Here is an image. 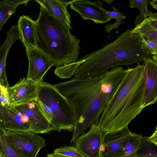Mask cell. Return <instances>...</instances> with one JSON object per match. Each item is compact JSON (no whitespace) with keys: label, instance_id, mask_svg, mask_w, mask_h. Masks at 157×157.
<instances>
[{"label":"cell","instance_id":"cell-25","mask_svg":"<svg viewBox=\"0 0 157 157\" xmlns=\"http://www.w3.org/2000/svg\"><path fill=\"white\" fill-rule=\"evenodd\" d=\"M53 153L59 157H86L74 146H65L60 147L55 149Z\"/></svg>","mask_w":157,"mask_h":157},{"label":"cell","instance_id":"cell-22","mask_svg":"<svg viewBox=\"0 0 157 157\" xmlns=\"http://www.w3.org/2000/svg\"><path fill=\"white\" fill-rule=\"evenodd\" d=\"M143 137L141 146L137 152V157H157V146Z\"/></svg>","mask_w":157,"mask_h":157},{"label":"cell","instance_id":"cell-26","mask_svg":"<svg viewBox=\"0 0 157 157\" xmlns=\"http://www.w3.org/2000/svg\"><path fill=\"white\" fill-rule=\"evenodd\" d=\"M148 0H132L130 1V7L131 8H137L140 11V15L142 17L143 20L147 18L150 15V11L147 9V6L150 3Z\"/></svg>","mask_w":157,"mask_h":157},{"label":"cell","instance_id":"cell-36","mask_svg":"<svg viewBox=\"0 0 157 157\" xmlns=\"http://www.w3.org/2000/svg\"><path fill=\"white\" fill-rule=\"evenodd\" d=\"M155 132H157V126L156 127L155 130Z\"/></svg>","mask_w":157,"mask_h":157},{"label":"cell","instance_id":"cell-12","mask_svg":"<svg viewBox=\"0 0 157 157\" xmlns=\"http://www.w3.org/2000/svg\"><path fill=\"white\" fill-rule=\"evenodd\" d=\"M71 9L78 13L83 20H89L97 24L105 23L111 19L103 7V2L98 0L92 2L86 0H73Z\"/></svg>","mask_w":157,"mask_h":157},{"label":"cell","instance_id":"cell-18","mask_svg":"<svg viewBox=\"0 0 157 157\" xmlns=\"http://www.w3.org/2000/svg\"><path fill=\"white\" fill-rule=\"evenodd\" d=\"M17 26L20 39L25 48L36 47V21L23 15L19 17Z\"/></svg>","mask_w":157,"mask_h":157},{"label":"cell","instance_id":"cell-11","mask_svg":"<svg viewBox=\"0 0 157 157\" xmlns=\"http://www.w3.org/2000/svg\"><path fill=\"white\" fill-rule=\"evenodd\" d=\"M103 132L98 124L91 125L88 131L74 142L79 151L86 157H101Z\"/></svg>","mask_w":157,"mask_h":157},{"label":"cell","instance_id":"cell-24","mask_svg":"<svg viewBox=\"0 0 157 157\" xmlns=\"http://www.w3.org/2000/svg\"><path fill=\"white\" fill-rule=\"evenodd\" d=\"M112 7L113 11H106V13L110 19H114L116 21L113 24H108L105 26V31L107 33L111 32L113 29H118L120 24L124 23L122 20L126 17L123 14L119 12L116 7L113 6H112Z\"/></svg>","mask_w":157,"mask_h":157},{"label":"cell","instance_id":"cell-28","mask_svg":"<svg viewBox=\"0 0 157 157\" xmlns=\"http://www.w3.org/2000/svg\"><path fill=\"white\" fill-rule=\"evenodd\" d=\"M6 88L0 86V105L6 107L10 108L12 106L10 102Z\"/></svg>","mask_w":157,"mask_h":157},{"label":"cell","instance_id":"cell-9","mask_svg":"<svg viewBox=\"0 0 157 157\" xmlns=\"http://www.w3.org/2000/svg\"><path fill=\"white\" fill-rule=\"evenodd\" d=\"M29 60V68L26 78L36 83L43 80V78L53 63L50 59L37 47L25 48Z\"/></svg>","mask_w":157,"mask_h":157},{"label":"cell","instance_id":"cell-33","mask_svg":"<svg viewBox=\"0 0 157 157\" xmlns=\"http://www.w3.org/2000/svg\"><path fill=\"white\" fill-rule=\"evenodd\" d=\"M151 58L152 59L157 62V54L152 56Z\"/></svg>","mask_w":157,"mask_h":157},{"label":"cell","instance_id":"cell-10","mask_svg":"<svg viewBox=\"0 0 157 157\" xmlns=\"http://www.w3.org/2000/svg\"><path fill=\"white\" fill-rule=\"evenodd\" d=\"M132 133L128 127L120 130L103 132L101 157H121L124 154L123 147Z\"/></svg>","mask_w":157,"mask_h":157},{"label":"cell","instance_id":"cell-32","mask_svg":"<svg viewBox=\"0 0 157 157\" xmlns=\"http://www.w3.org/2000/svg\"><path fill=\"white\" fill-rule=\"evenodd\" d=\"M47 157H59L57 154L53 153L48 154L47 155Z\"/></svg>","mask_w":157,"mask_h":157},{"label":"cell","instance_id":"cell-23","mask_svg":"<svg viewBox=\"0 0 157 157\" xmlns=\"http://www.w3.org/2000/svg\"><path fill=\"white\" fill-rule=\"evenodd\" d=\"M0 153L5 157H24L15 151L8 143L5 135V130L0 127Z\"/></svg>","mask_w":157,"mask_h":157},{"label":"cell","instance_id":"cell-8","mask_svg":"<svg viewBox=\"0 0 157 157\" xmlns=\"http://www.w3.org/2000/svg\"><path fill=\"white\" fill-rule=\"evenodd\" d=\"M11 108L21 114L31 127V132L46 133L54 130L37 100L15 105Z\"/></svg>","mask_w":157,"mask_h":157},{"label":"cell","instance_id":"cell-16","mask_svg":"<svg viewBox=\"0 0 157 157\" xmlns=\"http://www.w3.org/2000/svg\"><path fill=\"white\" fill-rule=\"evenodd\" d=\"M73 0H37L59 22L70 30L72 29L70 14L67 7Z\"/></svg>","mask_w":157,"mask_h":157},{"label":"cell","instance_id":"cell-2","mask_svg":"<svg viewBox=\"0 0 157 157\" xmlns=\"http://www.w3.org/2000/svg\"><path fill=\"white\" fill-rule=\"evenodd\" d=\"M102 79V74L53 85L68 101L74 113L75 126L71 143L93 124H98L108 103L101 89Z\"/></svg>","mask_w":157,"mask_h":157},{"label":"cell","instance_id":"cell-15","mask_svg":"<svg viewBox=\"0 0 157 157\" xmlns=\"http://www.w3.org/2000/svg\"><path fill=\"white\" fill-rule=\"evenodd\" d=\"M0 127L5 130L29 131L31 127L23 116L15 110L0 105Z\"/></svg>","mask_w":157,"mask_h":157},{"label":"cell","instance_id":"cell-35","mask_svg":"<svg viewBox=\"0 0 157 157\" xmlns=\"http://www.w3.org/2000/svg\"><path fill=\"white\" fill-rule=\"evenodd\" d=\"M0 157H5L1 153H0Z\"/></svg>","mask_w":157,"mask_h":157},{"label":"cell","instance_id":"cell-3","mask_svg":"<svg viewBox=\"0 0 157 157\" xmlns=\"http://www.w3.org/2000/svg\"><path fill=\"white\" fill-rule=\"evenodd\" d=\"M40 5L36 20V47L50 59L53 66L60 67L76 62L80 53L81 40Z\"/></svg>","mask_w":157,"mask_h":157},{"label":"cell","instance_id":"cell-1","mask_svg":"<svg viewBox=\"0 0 157 157\" xmlns=\"http://www.w3.org/2000/svg\"><path fill=\"white\" fill-rule=\"evenodd\" d=\"M127 29L113 42L82 56L68 67L73 79L98 76L110 68L124 65L128 67L143 61L152 55L142 42L141 35Z\"/></svg>","mask_w":157,"mask_h":157},{"label":"cell","instance_id":"cell-13","mask_svg":"<svg viewBox=\"0 0 157 157\" xmlns=\"http://www.w3.org/2000/svg\"><path fill=\"white\" fill-rule=\"evenodd\" d=\"M143 62L144 108L154 104L157 100V62L151 57L145 59Z\"/></svg>","mask_w":157,"mask_h":157},{"label":"cell","instance_id":"cell-31","mask_svg":"<svg viewBox=\"0 0 157 157\" xmlns=\"http://www.w3.org/2000/svg\"><path fill=\"white\" fill-rule=\"evenodd\" d=\"M149 3L153 8L157 10V0H151Z\"/></svg>","mask_w":157,"mask_h":157},{"label":"cell","instance_id":"cell-29","mask_svg":"<svg viewBox=\"0 0 157 157\" xmlns=\"http://www.w3.org/2000/svg\"><path fill=\"white\" fill-rule=\"evenodd\" d=\"M147 19L150 24L157 30V12L153 13L150 12V15Z\"/></svg>","mask_w":157,"mask_h":157},{"label":"cell","instance_id":"cell-6","mask_svg":"<svg viewBox=\"0 0 157 157\" xmlns=\"http://www.w3.org/2000/svg\"><path fill=\"white\" fill-rule=\"evenodd\" d=\"M144 90V82L143 78L122 110L107 124L103 132L117 131L128 127L144 108L143 101Z\"/></svg>","mask_w":157,"mask_h":157},{"label":"cell","instance_id":"cell-7","mask_svg":"<svg viewBox=\"0 0 157 157\" xmlns=\"http://www.w3.org/2000/svg\"><path fill=\"white\" fill-rule=\"evenodd\" d=\"M5 135L10 146L24 157H36L46 145L45 139L29 131L5 130Z\"/></svg>","mask_w":157,"mask_h":157},{"label":"cell","instance_id":"cell-20","mask_svg":"<svg viewBox=\"0 0 157 157\" xmlns=\"http://www.w3.org/2000/svg\"><path fill=\"white\" fill-rule=\"evenodd\" d=\"M142 137L140 134L132 133L124 144V154L121 157H137V152L141 144Z\"/></svg>","mask_w":157,"mask_h":157},{"label":"cell","instance_id":"cell-27","mask_svg":"<svg viewBox=\"0 0 157 157\" xmlns=\"http://www.w3.org/2000/svg\"><path fill=\"white\" fill-rule=\"evenodd\" d=\"M142 42L150 51L151 55L157 54V43L151 41L140 35Z\"/></svg>","mask_w":157,"mask_h":157},{"label":"cell","instance_id":"cell-34","mask_svg":"<svg viewBox=\"0 0 157 157\" xmlns=\"http://www.w3.org/2000/svg\"><path fill=\"white\" fill-rule=\"evenodd\" d=\"M103 1L105 2L106 3L110 5V3L112 2L113 0H103Z\"/></svg>","mask_w":157,"mask_h":157},{"label":"cell","instance_id":"cell-17","mask_svg":"<svg viewBox=\"0 0 157 157\" xmlns=\"http://www.w3.org/2000/svg\"><path fill=\"white\" fill-rule=\"evenodd\" d=\"M128 71L121 66L108 70L102 74L101 88L108 102L111 100Z\"/></svg>","mask_w":157,"mask_h":157},{"label":"cell","instance_id":"cell-21","mask_svg":"<svg viewBox=\"0 0 157 157\" xmlns=\"http://www.w3.org/2000/svg\"><path fill=\"white\" fill-rule=\"evenodd\" d=\"M132 31L157 43V30L150 24L147 18H144L141 22L136 25Z\"/></svg>","mask_w":157,"mask_h":157},{"label":"cell","instance_id":"cell-5","mask_svg":"<svg viewBox=\"0 0 157 157\" xmlns=\"http://www.w3.org/2000/svg\"><path fill=\"white\" fill-rule=\"evenodd\" d=\"M128 71L103 112L98 124L102 132L122 110L132 93L143 78V66L140 63Z\"/></svg>","mask_w":157,"mask_h":157},{"label":"cell","instance_id":"cell-4","mask_svg":"<svg viewBox=\"0 0 157 157\" xmlns=\"http://www.w3.org/2000/svg\"><path fill=\"white\" fill-rule=\"evenodd\" d=\"M36 99L54 130L74 132L75 119L68 101L52 85L43 80L37 83Z\"/></svg>","mask_w":157,"mask_h":157},{"label":"cell","instance_id":"cell-30","mask_svg":"<svg viewBox=\"0 0 157 157\" xmlns=\"http://www.w3.org/2000/svg\"><path fill=\"white\" fill-rule=\"evenodd\" d=\"M149 142L157 146V132L155 131L153 134L150 137H147Z\"/></svg>","mask_w":157,"mask_h":157},{"label":"cell","instance_id":"cell-14","mask_svg":"<svg viewBox=\"0 0 157 157\" xmlns=\"http://www.w3.org/2000/svg\"><path fill=\"white\" fill-rule=\"evenodd\" d=\"M6 89L11 106L37 99V83L26 78L21 79L15 85Z\"/></svg>","mask_w":157,"mask_h":157},{"label":"cell","instance_id":"cell-19","mask_svg":"<svg viewBox=\"0 0 157 157\" xmlns=\"http://www.w3.org/2000/svg\"><path fill=\"white\" fill-rule=\"evenodd\" d=\"M29 0H1L0 2V30L10 16L15 13L19 5H27Z\"/></svg>","mask_w":157,"mask_h":157}]
</instances>
